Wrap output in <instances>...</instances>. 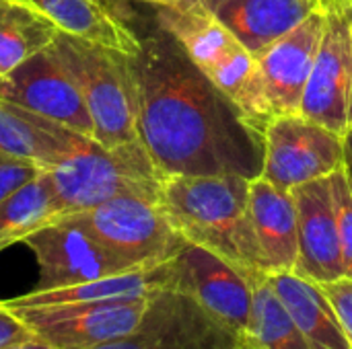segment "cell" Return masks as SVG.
Listing matches in <instances>:
<instances>
[{"mask_svg":"<svg viewBox=\"0 0 352 349\" xmlns=\"http://www.w3.org/2000/svg\"><path fill=\"white\" fill-rule=\"evenodd\" d=\"M103 2H105V0H103Z\"/></svg>","mask_w":352,"mask_h":349,"instance_id":"cell-35","label":"cell"},{"mask_svg":"<svg viewBox=\"0 0 352 349\" xmlns=\"http://www.w3.org/2000/svg\"><path fill=\"white\" fill-rule=\"evenodd\" d=\"M344 165L346 140L301 113L274 115L264 132L262 177L280 189L330 177Z\"/></svg>","mask_w":352,"mask_h":349,"instance_id":"cell-9","label":"cell"},{"mask_svg":"<svg viewBox=\"0 0 352 349\" xmlns=\"http://www.w3.org/2000/svg\"><path fill=\"white\" fill-rule=\"evenodd\" d=\"M54 47L85 97L95 125V142L105 148L138 142L130 56L64 33L56 35Z\"/></svg>","mask_w":352,"mask_h":349,"instance_id":"cell-5","label":"cell"},{"mask_svg":"<svg viewBox=\"0 0 352 349\" xmlns=\"http://www.w3.org/2000/svg\"><path fill=\"white\" fill-rule=\"evenodd\" d=\"M291 195L297 208L299 232V259L295 272L318 284L344 278L330 177L301 183L291 189Z\"/></svg>","mask_w":352,"mask_h":349,"instance_id":"cell-15","label":"cell"},{"mask_svg":"<svg viewBox=\"0 0 352 349\" xmlns=\"http://www.w3.org/2000/svg\"><path fill=\"white\" fill-rule=\"evenodd\" d=\"M243 337H248L256 349H314L276 296L268 282V274H258L254 278L250 327Z\"/></svg>","mask_w":352,"mask_h":349,"instance_id":"cell-24","label":"cell"},{"mask_svg":"<svg viewBox=\"0 0 352 349\" xmlns=\"http://www.w3.org/2000/svg\"><path fill=\"white\" fill-rule=\"evenodd\" d=\"M330 189L342 249L344 278L352 280V177L346 165L330 175Z\"/></svg>","mask_w":352,"mask_h":349,"instance_id":"cell-25","label":"cell"},{"mask_svg":"<svg viewBox=\"0 0 352 349\" xmlns=\"http://www.w3.org/2000/svg\"><path fill=\"white\" fill-rule=\"evenodd\" d=\"M47 19L58 33L134 56L140 37L124 25L103 0H23Z\"/></svg>","mask_w":352,"mask_h":349,"instance_id":"cell-19","label":"cell"},{"mask_svg":"<svg viewBox=\"0 0 352 349\" xmlns=\"http://www.w3.org/2000/svg\"><path fill=\"white\" fill-rule=\"evenodd\" d=\"M351 29H352V0H351Z\"/></svg>","mask_w":352,"mask_h":349,"instance_id":"cell-33","label":"cell"},{"mask_svg":"<svg viewBox=\"0 0 352 349\" xmlns=\"http://www.w3.org/2000/svg\"><path fill=\"white\" fill-rule=\"evenodd\" d=\"M0 99L95 140L85 97L54 43L0 78Z\"/></svg>","mask_w":352,"mask_h":349,"instance_id":"cell-11","label":"cell"},{"mask_svg":"<svg viewBox=\"0 0 352 349\" xmlns=\"http://www.w3.org/2000/svg\"><path fill=\"white\" fill-rule=\"evenodd\" d=\"M344 140H346V169H349V173H351L352 177V130L349 132V136Z\"/></svg>","mask_w":352,"mask_h":349,"instance_id":"cell-31","label":"cell"},{"mask_svg":"<svg viewBox=\"0 0 352 349\" xmlns=\"http://www.w3.org/2000/svg\"><path fill=\"white\" fill-rule=\"evenodd\" d=\"M58 29L23 0H0V78L54 43Z\"/></svg>","mask_w":352,"mask_h":349,"instance_id":"cell-23","label":"cell"},{"mask_svg":"<svg viewBox=\"0 0 352 349\" xmlns=\"http://www.w3.org/2000/svg\"><path fill=\"white\" fill-rule=\"evenodd\" d=\"M72 216L132 269L167 263L186 245L161 202L153 197L118 195Z\"/></svg>","mask_w":352,"mask_h":349,"instance_id":"cell-6","label":"cell"},{"mask_svg":"<svg viewBox=\"0 0 352 349\" xmlns=\"http://www.w3.org/2000/svg\"><path fill=\"white\" fill-rule=\"evenodd\" d=\"M276 296L314 349H352L322 284L297 274H268Z\"/></svg>","mask_w":352,"mask_h":349,"instance_id":"cell-18","label":"cell"},{"mask_svg":"<svg viewBox=\"0 0 352 349\" xmlns=\"http://www.w3.org/2000/svg\"><path fill=\"white\" fill-rule=\"evenodd\" d=\"M41 171L43 167L35 160L12 156L0 150V202L25 183L33 181L37 175H41Z\"/></svg>","mask_w":352,"mask_h":349,"instance_id":"cell-26","label":"cell"},{"mask_svg":"<svg viewBox=\"0 0 352 349\" xmlns=\"http://www.w3.org/2000/svg\"><path fill=\"white\" fill-rule=\"evenodd\" d=\"M157 23L186 49L190 60L221 88L252 121L266 132L274 109L266 95L264 78L254 53L202 4L157 8Z\"/></svg>","mask_w":352,"mask_h":349,"instance_id":"cell-3","label":"cell"},{"mask_svg":"<svg viewBox=\"0 0 352 349\" xmlns=\"http://www.w3.org/2000/svg\"><path fill=\"white\" fill-rule=\"evenodd\" d=\"M235 339L192 298L165 288L151 296L134 333L93 349H233Z\"/></svg>","mask_w":352,"mask_h":349,"instance_id":"cell-13","label":"cell"},{"mask_svg":"<svg viewBox=\"0 0 352 349\" xmlns=\"http://www.w3.org/2000/svg\"><path fill=\"white\" fill-rule=\"evenodd\" d=\"M23 245L31 249L39 267L35 290L66 288L134 272L113 257L72 214L29 234Z\"/></svg>","mask_w":352,"mask_h":349,"instance_id":"cell-12","label":"cell"},{"mask_svg":"<svg viewBox=\"0 0 352 349\" xmlns=\"http://www.w3.org/2000/svg\"><path fill=\"white\" fill-rule=\"evenodd\" d=\"M171 288V265L161 263L157 267L134 269L85 284H74L54 290H31L19 298L2 300L6 309H33V306H56L76 302H101L118 298H142L159 290Z\"/></svg>","mask_w":352,"mask_h":349,"instance_id":"cell-20","label":"cell"},{"mask_svg":"<svg viewBox=\"0 0 352 349\" xmlns=\"http://www.w3.org/2000/svg\"><path fill=\"white\" fill-rule=\"evenodd\" d=\"M43 173L64 216L85 212L118 195L159 200L165 181L140 140L105 148L87 136Z\"/></svg>","mask_w":352,"mask_h":349,"instance_id":"cell-4","label":"cell"},{"mask_svg":"<svg viewBox=\"0 0 352 349\" xmlns=\"http://www.w3.org/2000/svg\"><path fill=\"white\" fill-rule=\"evenodd\" d=\"M299 113L342 138L352 130L351 0L326 4V29Z\"/></svg>","mask_w":352,"mask_h":349,"instance_id":"cell-10","label":"cell"},{"mask_svg":"<svg viewBox=\"0 0 352 349\" xmlns=\"http://www.w3.org/2000/svg\"><path fill=\"white\" fill-rule=\"evenodd\" d=\"M326 29V6L256 56L266 95L276 115H295L314 70Z\"/></svg>","mask_w":352,"mask_h":349,"instance_id":"cell-14","label":"cell"},{"mask_svg":"<svg viewBox=\"0 0 352 349\" xmlns=\"http://www.w3.org/2000/svg\"><path fill=\"white\" fill-rule=\"evenodd\" d=\"M169 265L173 290L192 298L214 323L235 337L248 333L256 276L188 241Z\"/></svg>","mask_w":352,"mask_h":349,"instance_id":"cell-7","label":"cell"},{"mask_svg":"<svg viewBox=\"0 0 352 349\" xmlns=\"http://www.w3.org/2000/svg\"><path fill=\"white\" fill-rule=\"evenodd\" d=\"M202 4L254 56L326 6L324 0H202Z\"/></svg>","mask_w":352,"mask_h":349,"instance_id":"cell-16","label":"cell"},{"mask_svg":"<svg viewBox=\"0 0 352 349\" xmlns=\"http://www.w3.org/2000/svg\"><path fill=\"white\" fill-rule=\"evenodd\" d=\"M250 212L266 274L295 272L299 259L297 208L291 191L266 177L250 181Z\"/></svg>","mask_w":352,"mask_h":349,"instance_id":"cell-17","label":"cell"},{"mask_svg":"<svg viewBox=\"0 0 352 349\" xmlns=\"http://www.w3.org/2000/svg\"><path fill=\"white\" fill-rule=\"evenodd\" d=\"M31 337H33V333L29 331V327L16 317V313L6 309L0 300V349L19 344V341H25V339H31Z\"/></svg>","mask_w":352,"mask_h":349,"instance_id":"cell-28","label":"cell"},{"mask_svg":"<svg viewBox=\"0 0 352 349\" xmlns=\"http://www.w3.org/2000/svg\"><path fill=\"white\" fill-rule=\"evenodd\" d=\"M322 288L326 290L336 317L342 325V331L352 346V280L351 278H340L328 284H322Z\"/></svg>","mask_w":352,"mask_h":349,"instance_id":"cell-27","label":"cell"},{"mask_svg":"<svg viewBox=\"0 0 352 349\" xmlns=\"http://www.w3.org/2000/svg\"><path fill=\"white\" fill-rule=\"evenodd\" d=\"M250 181L239 175L165 177L161 206L177 232L250 276L266 274L250 212Z\"/></svg>","mask_w":352,"mask_h":349,"instance_id":"cell-2","label":"cell"},{"mask_svg":"<svg viewBox=\"0 0 352 349\" xmlns=\"http://www.w3.org/2000/svg\"><path fill=\"white\" fill-rule=\"evenodd\" d=\"M144 4H151L155 8H163V6H186V4H194L198 0H138Z\"/></svg>","mask_w":352,"mask_h":349,"instance_id":"cell-30","label":"cell"},{"mask_svg":"<svg viewBox=\"0 0 352 349\" xmlns=\"http://www.w3.org/2000/svg\"><path fill=\"white\" fill-rule=\"evenodd\" d=\"M60 218H64V212L41 171V175L0 202V251L23 243L29 234Z\"/></svg>","mask_w":352,"mask_h":349,"instance_id":"cell-22","label":"cell"},{"mask_svg":"<svg viewBox=\"0 0 352 349\" xmlns=\"http://www.w3.org/2000/svg\"><path fill=\"white\" fill-rule=\"evenodd\" d=\"M82 138L47 117L29 113L0 99V150L29 158L43 169L60 163Z\"/></svg>","mask_w":352,"mask_h":349,"instance_id":"cell-21","label":"cell"},{"mask_svg":"<svg viewBox=\"0 0 352 349\" xmlns=\"http://www.w3.org/2000/svg\"><path fill=\"white\" fill-rule=\"evenodd\" d=\"M233 349H256V348L252 346V341H250L248 337H237V339H235V346H233Z\"/></svg>","mask_w":352,"mask_h":349,"instance_id":"cell-32","label":"cell"},{"mask_svg":"<svg viewBox=\"0 0 352 349\" xmlns=\"http://www.w3.org/2000/svg\"><path fill=\"white\" fill-rule=\"evenodd\" d=\"M4 349H54L52 346H47L45 341H41V339H37L35 335L31 337V339H25V341H19V344H12V346H8V348Z\"/></svg>","mask_w":352,"mask_h":349,"instance_id":"cell-29","label":"cell"},{"mask_svg":"<svg viewBox=\"0 0 352 349\" xmlns=\"http://www.w3.org/2000/svg\"><path fill=\"white\" fill-rule=\"evenodd\" d=\"M138 136L165 177L239 175L264 169V134L190 60L165 29L130 56Z\"/></svg>","mask_w":352,"mask_h":349,"instance_id":"cell-1","label":"cell"},{"mask_svg":"<svg viewBox=\"0 0 352 349\" xmlns=\"http://www.w3.org/2000/svg\"><path fill=\"white\" fill-rule=\"evenodd\" d=\"M151 296L10 311L37 339L54 349H93L134 333L142 323Z\"/></svg>","mask_w":352,"mask_h":349,"instance_id":"cell-8","label":"cell"},{"mask_svg":"<svg viewBox=\"0 0 352 349\" xmlns=\"http://www.w3.org/2000/svg\"><path fill=\"white\" fill-rule=\"evenodd\" d=\"M324 2H326V4H328V2H332V0H324Z\"/></svg>","mask_w":352,"mask_h":349,"instance_id":"cell-34","label":"cell"}]
</instances>
